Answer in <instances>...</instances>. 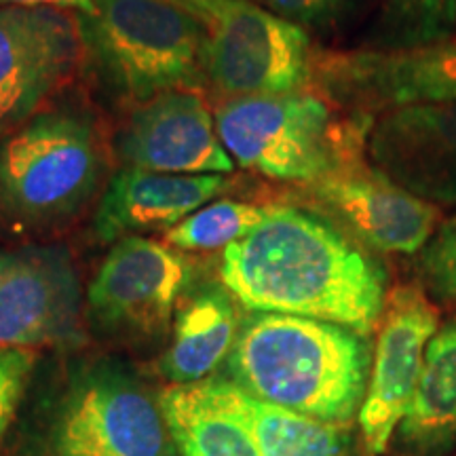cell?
Returning a JSON list of instances; mask_svg holds the SVG:
<instances>
[{
	"instance_id": "obj_3",
	"label": "cell",
	"mask_w": 456,
	"mask_h": 456,
	"mask_svg": "<svg viewBox=\"0 0 456 456\" xmlns=\"http://www.w3.org/2000/svg\"><path fill=\"white\" fill-rule=\"evenodd\" d=\"M100 131L87 114L49 110L0 138V218L49 232L87 208L104 178Z\"/></svg>"
},
{
	"instance_id": "obj_17",
	"label": "cell",
	"mask_w": 456,
	"mask_h": 456,
	"mask_svg": "<svg viewBox=\"0 0 456 456\" xmlns=\"http://www.w3.org/2000/svg\"><path fill=\"white\" fill-rule=\"evenodd\" d=\"M239 322L226 288H208L184 305L174 323V336L161 359V372L174 385H195L231 355Z\"/></svg>"
},
{
	"instance_id": "obj_6",
	"label": "cell",
	"mask_w": 456,
	"mask_h": 456,
	"mask_svg": "<svg viewBox=\"0 0 456 456\" xmlns=\"http://www.w3.org/2000/svg\"><path fill=\"white\" fill-rule=\"evenodd\" d=\"M53 456H175L161 403L117 363L72 376L49 431Z\"/></svg>"
},
{
	"instance_id": "obj_11",
	"label": "cell",
	"mask_w": 456,
	"mask_h": 456,
	"mask_svg": "<svg viewBox=\"0 0 456 456\" xmlns=\"http://www.w3.org/2000/svg\"><path fill=\"white\" fill-rule=\"evenodd\" d=\"M81 45L72 11L0 7V138L30 121L60 87Z\"/></svg>"
},
{
	"instance_id": "obj_20",
	"label": "cell",
	"mask_w": 456,
	"mask_h": 456,
	"mask_svg": "<svg viewBox=\"0 0 456 456\" xmlns=\"http://www.w3.org/2000/svg\"><path fill=\"white\" fill-rule=\"evenodd\" d=\"M399 436L416 450H436L456 440V322L437 330L427 345L423 372Z\"/></svg>"
},
{
	"instance_id": "obj_10",
	"label": "cell",
	"mask_w": 456,
	"mask_h": 456,
	"mask_svg": "<svg viewBox=\"0 0 456 456\" xmlns=\"http://www.w3.org/2000/svg\"><path fill=\"white\" fill-rule=\"evenodd\" d=\"M437 326V306L420 288L399 285L387 294L366 397L357 414L368 454H383L402 425Z\"/></svg>"
},
{
	"instance_id": "obj_22",
	"label": "cell",
	"mask_w": 456,
	"mask_h": 456,
	"mask_svg": "<svg viewBox=\"0 0 456 456\" xmlns=\"http://www.w3.org/2000/svg\"><path fill=\"white\" fill-rule=\"evenodd\" d=\"M385 30L393 49L452 41L456 0H387Z\"/></svg>"
},
{
	"instance_id": "obj_2",
	"label": "cell",
	"mask_w": 456,
	"mask_h": 456,
	"mask_svg": "<svg viewBox=\"0 0 456 456\" xmlns=\"http://www.w3.org/2000/svg\"><path fill=\"white\" fill-rule=\"evenodd\" d=\"M370 368L366 336L281 313H254L241 322L228 355V374L241 389L332 425L359 414Z\"/></svg>"
},
{
	"instance_id": "obj_25",
	"label": "cell",
	"mask_w": 456,
	"mask_h": 456,
	"mask_svg": "<svg viewBox=\"0 0 456 456\" xmlns=\"http://www.w3.org/2000/svg\"><path fill=\"white\" fill-rule=\"evenodd\" d=\"M271 13L296 26H323L346 9L349 0H262Z\"/></svg>"
},
{
	"instance_id": "obj_7",
	"label": "cell",
	"mask_w": 456,
	"mask_h": 456,
	"mask_svg": "<svg viewBox=\"0 0 456 456\" xmlns=\"http://www.w3.org/2000/svg\"><path fill=\"white\" fill-rule=\"evenodd\" d=\"M199 17L208 28L205 77L237 98L300 94L315 72L302 26L248 0H220Z\"/></svg>"
},
{
	"instance_id": "obj_12",
	"label": "cell",
	"mask_w": 456,
	"mask_h": 456,
	"mask_svg": "<svg viewBox=\"0 0 456 456\" xmlns=\"http://www.w3.org/2000/svg\"><path fill=\"white\" fill-rule=\"evenodd\" d=\"M319 81L359 114L456 102V41L322 57Z\"/></svg>"
},
{
	"instance_id": "obj_4",
	"label": "cell",
	"mask_w": 456,
	"mask_h": 456,
	"mask_svg": "<svg viewBox=\"0 0 456 456\" xmlns=\"http://www.w3.org/2000/svg\"><path fill=\"white\" fill-rule=\"evenodd\" d=\"M372 125V117L359 112L338 118L326 100L309 94L237 98L216 112V129L232 161L302 184L362 161Z\"/></svg>"
},
{
	"instance_id": "obj_27",
	"label": "cell",
	"mask_w": 456,
	"mask_h": 456,
	"mask_svg": "<svg viewBox=\"0 0 456 456\" xmlns=\"http://www.w3.org/2000/svg\"><path fill=\"white\" fill-rule=\"evenodd\" d=\"M174 3H178L180 7H184L188 11H192L195 15H199L203 9L212 7V4L220 3V0H174Z\"/></svg>"
},
{
	"instance_id": "obj_23",
	"label": "cell",
	"mask_w": 456,
	"mask_h": 456,
	"mask_svg": "<svg viewBox=\"0 0 456 456\" xmlns=\"http://www.w3.org/2000/svg\"><path fill=\"white\" fill-rule=\"evenodd\" d=\"M420 271L433 292L456 302V218L437 226L420 249Z\"/></svg>"
},
{
	"instance_id": "obj_1",
	"label": "cell",
	"mask_w": 456,
	"mask_h": 456,
	"mask_svg": "<svg viewBox=\"0 0 456 456\" xmlns=\"http://www.w3.org/2000/svg\"><path fill=\"white\" fill-rule=\"evenodd\" d=\"M220 279L245 309L338 323L362 336L385 313L379 260L334 222L288 205H271L252 232L228 245Z\"/></svg>"
},
{
	"instance_id": "obj_14",
	"label": "cell",
	"mask_w": 456,
	"mask_h": 456,
	"mask_svg": "<svg viewBox=\"0 0 456 456\" xmlns=\"http://www.w3.org/2000/svg\"><path fill=\"white\" fill-rule=\"evenodd\" d=\"M129 167L159 174H228L235 161L222 144L212 112L191 91H169L135 108L118 135Z\"/></svg>"
},
{
	"instance_id": "obj_18",
	"label": "cell",
	"mask_w": 456,
	"mask_h": 456,
	"mask_svg": "<svg viewBox=\"0 0 456 456\" xmlns=\"http://www.w3.org/2000/svg\"><path fill=\"white\" fill-rule=\"evenodd\" d=\"M201 387L243 420L260 456H345L338 425L262 402L226 379H205Z\"/></svg>"
},
{
	"instance_id": "obj_9",
	"label": "cell",
	"mask_w": 456,
	"mask_h": 456,
	"mask_svg": "<svg viewBox=\"0 0 456 456\" xmlns=\"http://www.w3.org/2000/svg\"><path fill=\"white\" fill-rule=\"evenodd\" d=\"M188 281L180 252L146 237L118 239L89 285V315L108 334H161Z\"/></svg>"
},
{
	"instance_id": "obj_8",
	"label": "cell",
	"mask_w": 456,
	"mask_h": 456,
	"mask_svg": "<svg viewBox=\"0 0 456 456\" xmlns=\"http://www.w3.org/2000/svg\"><path fill=\"white\" fill-rule=\"evenodd\" d=\"M81 277L61 245L0 254V349L81 342Z\"/></svg>"
},
{
	"instance_id": "obj_24",
	"label": "cell",
	"mask_w": 456,
	"mask_h": 456,
	"mask_svg": "<svg viewBox=\"0 0 456 456\" xmlns=\"http://www.w3.org/2000/svg\"><path fill=\"white\" fill-rule=\"evenodd\" d=\"M34 368V353L28 349H0V442L20 408Z\"/></svg>"
},
{
	"instance_id": "obj_19",
	"label": "cell",
	"mask_w": 456,
	"mask_h": 456,
	"mask_svg": "<svg viewBox=\"0 0 456 456\" xmlns=\"http://www.w3.org/2000/svg\"><path fill=\"white\" fill-rule=\"evenodd\" d=\"M159 403L182 456H260L243 420L208 395L201 383L169 387Z\"/></svg>"
},
{
	"instance_id": "obj_21",
	"label": "cell",
	"mask_w": 456,
	"mask_h": 456,
	"mask_svg": "<svg viewBox=\"0 0 456 456\" xmlns=\"http://www.w3.org/2000/svg\"><path fill=\"white\" fill-rule=\"evenodd\" d=\"M271 212V205L216 201L197 209L178 226L165 232V241L186 252H212L237 243L252 232Z\"/></svg>"
},
{
	"instance_id": "obj_15",
	"label": "cell",
	"mask_w": 456,
	"mask_h": 456,
	"mask_svg": "<svg viewBox=\"0 0 456 456\" xmlns=\"http://www.w3.org/2000/svg\"><path fill=\"white\" fill-rule=\"evenodd\" d=\"M376 169L427 203H456V102L387 110L370 131Z\"/></svg>"
},
{
	"instance_id": "obj_26",
	"label": "cell",
	"mask_w": 456,
	"mask_h": 456,
	"mask_svg": "<svg viewBox=\"0 0 456 456\" xmlns=\"http://www.w3.org/2000/svg\"><path fill=\"white\" fill-rule=\"evenodd\" d=\"M0 7L60 9L74 11L77 15H91L94 13V0H0Z\"/></svg>"
},
{
	"instance_id": "obj_16",
	"label": "cell",
	"mask_w": 456,
	"mask_h": 456,
	"mask_svg": "<svg viewBox=\"0 0 456 456\" xmlns=\"http://www.w3.org/2000/svg\"><path fill=\"white\" fill-rule=\"evenodd\" d=\"M226 188L228 180L218 174L182 175L125 167L108 182L94 231L104 243L142 237V232L171 231Z\"/></svg>"
},
{
	"instance_id": "obj_5",
	"label": "cell",
	"mask_w": 456,
	"mask_h": 456,
	"mask_svg": "<svg viewBox=\"0 0 456 456\" xmlns=\"http://www.w3.org/2000/svg\"><path fill=\"white\" fill-rule=\"evenodd\" d=\"M78 26L106 81L140 104L208 78V28L174 0H94Z\"/></svg>"
},
{
	"instance_id": "obj_13",
	"label": "cell",
	"mask_w": 456,
	"mask_h": 456,
	"mask_svg": "<svg viewBox=\"0 0 456 456\" xmlns=\"http://www.w3.org/2000/svg\"><path fill=\"white\" fill-rule=\"evenodd\" d=\"M309 195L334 216L340 228L366 248L387 254H414L437 231L440 209L395 184L363 161L332 171Z\"/></svg>"
}]
</instances>
